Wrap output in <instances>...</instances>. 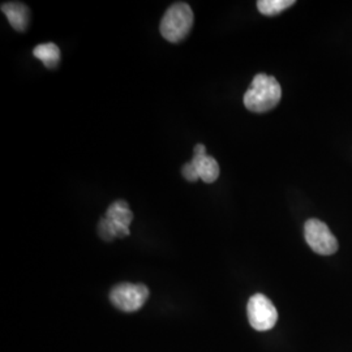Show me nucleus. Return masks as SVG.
<instances>
[{"label":"nucleus","instance_id":"nucleus-1","mask_svg":"<svg viewBox=\"0 0 352 352\" xmlns=\"http://www.w3.org/2000/svg\"><path fill=\"white\" fill-rule=\"evenodd\" d=\"M282 98V89L276 77L258 74L254 76L244 94V106L252 113H263L273 110Z\"/></svg>","mask_w":352,"mask_h":352},{"label":"nucleus","instance_id":"nucleus-2","mask_svg":"<svg viewBox=\"0 0 352 352\" xmlns=\"http://www.w3.org/2000/svg\"><path fill=\"white\" fill-rule=\"evenodd\" d=\"M193 23L195 16L188 4L175 3L164 13L160 30L166 41L177 43L188 36Z\"/></svg>","mask_w":352,"mask_h":352},{"label":"nucleus","instance_id":"nucleus-3","mask_svg":"<svg viewBox=\"0 0 352 352\" xmlns=\"http://www.w3.org/2000/svg\"><path fill=\"white\" fill-rule=\"evenodd\" d=\"M133 219V213L128 204L123 200L111 204L106 212V217L98 223V232L102 239L113 241L115 238H126L129 235V225Z\"/></svg>","mask_w":352,"mask_h":352},{"label":"nucleus","instance_id":"nucleus-4","mask_svg":"<svg viewBox=\"0 0 352 352\" xmlns=\"http://www.w3.org/2000/svg\"><path fill=\"white\" fill-rule=\"evenodd\" d=\"M149 298V289L145 285L120 283L110 292V300L123 312H136Z\"/></svg>","mask_w":352,"mask_h":352},{"label":"nucleus","instance_id":"nucleus-5","mask_svg":"<svg viewBox=\"0 0 352 352\" xmlns=\"http://www.w3.org/2000/svg\"><path fill=\"white\" fill-rule=\"evenodd\" d=\"M251 327L257 331H266L276 327L278 321L277 308L263 294L253 295L247 307Z\"/></svg>","mask_w":352,"mask_h":352},{"label":"nucleus","instance_id":"nucleus-6","mask_svg":"<svg viewBox=\"0 0 352 352\" xmlns=\"http://www.w3.org/2000/svg\"><path fill=\"white\" fill-rule=\"evenodd\" d=\"M304 236L308 245L318 254L330 256L338 251V241L329 227L318 219H308L304 226Z\"/></svg>","mask_w":352,"mask_h":352},{"label":"nucleus","instance_id":"nucleus-7","mask_svg":"<svg viewBox=\"0 0 352 352\" xmlns=\"http://www.w3.org/2000/svg\"><path fill=\"white\" fill-rule=\"evenodd\" d=\"M192 164L204 183H214L219 176V164L213 157L206 154V146L204 144L195 146Z\"/></svg>","mask_w":352,"mask_h":352},{"label":"nucleus","instance_id":"nucleus-8","mask_svg":"<svg viewBox=\"0 0 352 352\" xmlns=\"http://www.w3.org/2000/svg\"><path fill=\"white\" fill-rule=\"evenodd\" d=\"M1 11L7 16L10 24L17 32H25L29 25V8L19 1L1 4Z\"/></svg>","mask_w":352,"mask_h":352},{"label":"nucleus","instance_id":"nucleus-9","mask_svg":"<svg viewBox=\"0 0 352 352\" xmlns=\"http://www.w3.org/2000/svg\"><path fill=\"white\" fill-rule=\"evenodd\" d=\"M33 55L45 64L46 68H55L60 62V50L55 43L38 45L33 50Z\"/></svg>","mask_w":352,"mask_h":352},{"label":"nucleus","instance_id":"nucleus-10","mask_svg":"<svg viewBox=\"0 0 352 352\" xmlns=\"http://www.w3.org/2000/svg\"><path fill=\"white\" fill-rule=\"evenodd\" d=\"M294 0H258L257 8L265 16H276L294 6Z\"/></svg>","mask_w":352,"mask_h":352},{"label":"nucleus","instance_id":"nucleus-11","mask_svg":"<svg viewBox=\"0 0 352 352\" xmlns=\"http://www.w3.org/2000/svg\"><path fill=\"white\" fill-rule=\"evenodd\" d=\"M182 174H183V176H184L188 182H192V183H195V182H197V180L200 179L192 162L184 164V167H183V170H182Z\"/></svg>","mask_w":352,"mask_h":352}]
</instances>
